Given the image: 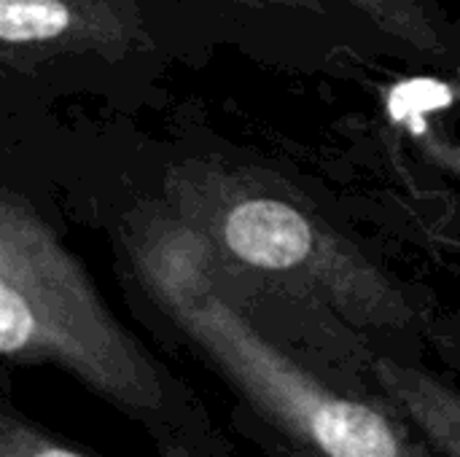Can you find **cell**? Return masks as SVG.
Here are the masks:
<instances>
[{"label": "cell", "mask_w": 460, "mask_h": 457, "mask_svg": "<svg viewBox=\"0 0 460 457\" xmlns=\"http://www.w3.org/2000/svg\"><path fill=\"white\" fill-rule=\"evenodd\" d=\"M135 259L154 299L240 391L315 457H415L375 407L345 399L272 347L208 283V242L183 221L148 229Z\"/></svg>", "instance_id": "6da1fadb"}, {"label": "cell", "mask_w": 460, "mask_h": 457, "mask_svg": "<svg viewBox=\"0 0 460 457\" xmlns=\"http://www.w3.org/2000/svg\"><path fill=\"white\" fill-rule=\"evenodd\" d=\"M0 350L11 361H57L129 407L162 399L151 358L51 226L11 191L0 202Z\"/></svg>", "instance_id": "7a4b0ae2"}, {"label": "cell", "mask_w": 460, "mask_h": 457, "mask_svg": "<svg viewBox=\"0 0 460 457\" xmlns=\"http://www.w3.org/2000/svg\"><path fill=\"white\" fill-rule=\"evenodd\" d=\"M170 199L178 221L202 234L216 259L305 286L358 318L385 321L404 304L385 275L296 197L267 191L237 172L189 164L170 178Z\"/></svg>", "instance_id": "3957f363"}, {"label": "cell", "mask_w": 460, "mask_h": 457, "mask_svg": "<svg viewBox=\"0 0 460 457\" xmlns=\"http://www.w3.org/2000/svg\"><path fill=\"white\" fill-rule=\"evenodd\" d=\"M135 22L124 0H0L5 51L43 46L102 48L129 43Z\"/></svg>", "instance_id": "277c9868"}, {"label": "cell", "mask_w": 460, "mask_h": 457, "mask_svg": "<svg viewBox=\"0 0 460 457\" xmlns=\"http://www.w3.org/2000/svg\"><path fill=\"white\" fill-rule=\"evenodd\" d=\"M383 385L402 401L407 412H412L420 426L450 450V455L460 457V396L447 388L437 385L434 380L399 369V366H380Z\"/></svg>", "instance_id": "5b68a950"}, {"label": "cell", "mask_w": 460, "mask_h": 457, "mask_svg": "<svg viewBox=\"0 0 460 457\" xmlns=\"http://www.w3.org/2000/svg\"><path fill=\"white\" fill-rule=\"evenodd\" d=\"M350 3L358 11H364L377 27L410 43L415 51L429 57L447 54L442 30L420 0H350Z\"/></svg>", "instance_id": "8992f818"}, {"label": "cell", "mask_w": 460, "mask_h": 457, "mask_svg": "<svg viewBox=\"0 0 460 457\" xmlns=\"http://www.w3.org/2000/svg\"><path fill=\"white\" fill-rule=\"evenodd\" d=\"M0 453L3 457H86L43 439L40 434H35L32 428H27L24 423H16L11 417L3 420Z\"/></svg>", "instance_id": "52a82bcc"}, {"label": "cell", "mask_w": 460, "mask_h": 457, "mask_svg": "<svg viewBox=\"0 0 460 457\" xmlns=\"http://www.w3.org/2000/svg\"><path fill=\"white\" fill-rule=\"evenodd\" d=\"M243 3H251V5H286V8L315 11V13H321V11H323L321 0H243Z\"/></svg>", "instance_id": "ba28073f"}]
</instances>
